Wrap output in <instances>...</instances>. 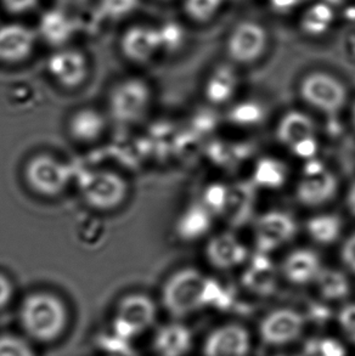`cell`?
<instances>
[{"instance_id":"6da1fadb","label":"cell","mask_w":355,"mask_h":356,"mask_svg":"<svg viewBox=\"0 0 355 356\" xmlns=\"http://www.w3.org/2000/svg\"><path fill=\"white\" fill-rule=\"evenodd\" d=\"M224 292L214 280L197 270L184 269L171 276L164 289V303L169 313L185 316L202 307H221Z\"/></svg>"},{"instance_id":"7a4b0ae2","label":"cell","mask_w":355,"mask_h":356,"mask_svg":"<svg viewBox=\"0 0 355 356\" xmlns=\"http://www.w3.org/2000/svg\"><path fill=\"white\" fill-rule=\"evenodd\" d=\"M19 320L31 337L39 342H52L66 327L68 312L58 297L38 292L24 298L19 309Z\"/></svg>"},{"instance_id":"3957f363","label":"cell","mask_w":355,"mask_h":356,"mask_svg":"<svg viewBox=\"0 0 355 356\" xmlns=\"http://www.w3.org/2000/svg\"><path fill=\"white\" fill-rule=\"evenodd\" d=\"M269 45V32L265 24L255 19H242L231 29L226 49L231 61L248 65L258 61Z\"/></svg>"},{"instance_id":"277c9868","label":"cell","mask_w":355,"mask_h":356,"mask_svg":"<svg viewBox=\"0 0 355 356\" xmlns=\"http://www.w3.org/2000/svg\"><path fill=\"white\" fill-rule=\"evenodd\" d=\"M299 92L304 102L325 113H336L346 105V88L326 72L309 73L303 78Z\"/></svg>"},{"instance_id":"5b68a950","label":"cell","mask_w":355,"mask_h":356,"mask_svg":"<svg viewBox=\"0 0 355 356\" xmlns=\"http://www.w3.org/2000/svg\"><path fill=\"white\" fill-rule=\"evenodd\" d=\"M155 318L156 307L148 296L129 294L122 299L117 307L113 332L130 341L145 332L154 323Z\"/></svg>"},{"instance_id":"8992f818","label":"cell","mask_w":355,"mask_h":356,"mask_svg":"<svg viewBox=\"0 0 355 356\" xmlns=\"http://www.w3.org/2000/svg\"><path fill=\"white\" fill-rule=\"evenodd\" d=\"M278 139L299 159H312L317 156L319 143L315 124L302 112L291 111L280 120Z\"/></svg>"},{"instance_id":"52a82bcc","label":"cell","mask_w":355,"mask_h":356,"mask_svg":"<svg viewBox=\"0 0 355 356\" xmlns=\"http://www.w3.org/2000/svg\"><path fill=\"white\" fill-rule=\"evenodd\" d=\"M24 178L33 191L53 197L63 193L70 181V170L56 159L39 154L29 161L24 168Z\"/></svg>"},{"instance_id":"ba28073f","label":"cell","mask_w":355,"mask_h":356,"mask_svg":"<svg viewBox=\"0 0 355 356\" xmlns=\"http://www.w3.org/2000/svg\"><path fill=\"white\" fill-rule=\"evenodd\" d=\"M336 193V177L320 161L308 159L296 190L298 201L307 207H319L330 202Z\"/></svg>"},{"instance_id":"9c48e42d","label":"cell","mask_w":355,"mask_h":356,"mask_svg":"<svg viewBox=\"0 0 355 356\" xmlns=\"http://www.w3.org/2000/svg\"><path fill=\"white\" fill-rule=\"evenodd\" d=\"M150 99L149 86L143 79H125L111 94V111L120 122H134L144 115Z\"/></svg>"},{"instance_id":"30bf717a","label":"cell","mask_w":355,"mask_h":356,"mask_svg":"<svg viewBox=\"0 0 355 356\" xmlns=\"http://www.w3.org/2000/svg\"><path fill=\"white\" fill-rule=\"evenodd\" d=\"M128 188L125 180L112 172H96L86 178L82 193L86 201L96 209L110 211L125 201Z\"/></svg>"},{"instance_id":"8fae6325","label":"cell","mask_w":355,"mask_h":356,"mask_svg":"<svg viewBox=\"0 0 355 356\" xmlns=\"http://www.w3.org/2000/svg\"><path fill=\"white\" fill-rule=\"evenodd\" d=\"M297 232V224L287 213H265L255 225V245L260 253H269L292 240Z\"/></svg>"},{"instance_id":"7c38bea8","label":"cell","mask_w":355,"mask_h":356,"mask_svg":"<svg viewBox=\"0 0 355 356\" xmlns=\"http://www.w3.org/2000/svg\"><path fill=\"white\" fill-rule=\"evenodd\" d=\"M47 68L55 82L63 87L73 89L82 86L87 79V56L79 49L58 48L50 55Z\"/></svg>"},{"instance_id":"4fadbf2b","label":"cell","mask_w":355,"mask_h":356,"mask_svg":"<svg viewBox=\"0 0 355 356\" xmlns=\"http://www.w3.org/2000/svg\"><path fill=\"white\" fill-rule=\"evenodd\" d=\"M120 48L125 58L132 63H149L164 49L159 27L144 24H132L122 34Z\"/></svg>"},{"instance_id":"5bb4252c","label":"cell","mask_w":355,"mask_h":356,"mask_svg":"<svg viewBox=\"0 0 355 356\" xmlns=\"http://www.w3.org/2000/svg\"><path fill=\"white\" fill-rule=\"evenodd\" d=\"M304 327V318L291 309H278L268 314L260 323V336L271 346H283L297 339Z\"/></svg>"},{"instance_id":"9a60e30c","label":"cell","mask_w":355,"mask_h":356,"mask_svg":"<svg viewBox=\"0 0 355 356\" xmlns=\"http://www.w3.org/2000/svg\"><path fill=\"white\" fill-rule=\"evenodd\" d=\"M37 32L21 24L0 26V63H19L33 54Z\"/></svg>"},{"instance_id":"2e32d148","label":"cell","mask_w":355,"mask_h":356,"mask_svg":"<svg viewBox=\"0 0 355 356\" xmlns=\"http://www.w3.org/2000/svg\"><path fill=\"white\" fill-rule=\"evenodd\" d=\"M250 334L239 325L216 328L205 343V356H246L250 352Z\"/></svg>"},{"instance_id":"e0dca14e","label":"cell","mask_w":355,"mask_h":356,"mask_svg":"<svg viewBox=\"0 0 355 356\" xmlns=\"http://www.w3.org/2000/svg\"><path fill=\"white\" fill-rule=\"evenodd\" d=\"M77 24L63 6L45 10L39 17L37 34L55 48H63L76 33Z\"/></svg>"},{"instance_id":"ac0fdd59","label":"cell","mask_w":355,"mask_h":356,"mask_svg":"<svg viewBox=\"0 0 355 356\" xmlns=\"http://www.w3.org/2000/svg\"><path fill=\"white\" fill-rule=\"evenodd\" d=\"M207 259L216 269H232L242 264L248 257L246 245L232 234L213 237L206 248Z\"/></svg>"},{"instance_id":"d6986e66","label":"cell","mask_w":355,"mask_h":356,"mask_svg":"<svg viewBox=\"0 0 355 356\" xmlns=\"http://www.w3.org/2000/svg\"><path fill=\"white\" fill-rule=\"evenodd\" d=\"M322 269L317 253L309 250H294L287 255L283 266L286 279L294 284H307L315 281Z\"/></svg>"},{"instance_id":"ffe728a7","label":"cell","mask_w":355,"mask_h":356,"mask_svg":"<svg viewBox=\"0 0 355 356\" xmlns=\"http://www.w3.org/2000/svg\"><path fill=\"white\" fill-rule=\"evenodd\" d=\"M191 346V332L180 323H169L155 337V349L159 356H184Z\"/></svg>"},{"instance_id":"44dd1931","label":"cell","mask_w":355,"mask_h":356,"mask_svg":"<svg viewBox=\"0 0 355 356\" xmlns=\"http://www.w3.org/2000/svg\"><path fill=\"white\" fill-rule=\"evenodd\" d=\"M105 129V120L94 110H81L70 120V133L77 141H95Z\"/></svg>"},{"instance_id":"7402d4cb","label":"cell","mask_w":355,"mask_h":356,"mask_svg":"<svg viewBox=\"0 0 355 356\" xmlns=\"http://www.w3.org/2000/svg\"><path fill=\"white\" fill-rule=\"evenodd\" d=\"M265 254L255 255L245 274L246 284L252 291L262 294L271 292L275 286V270L271 261Z\"/></svg>"},{"instance_id":"603a6c76","label":"cell","mask_w":355,"mask_h":356,"mask_svg":"<svg viewBox=\"0 0 355 356\" xmlns=\"http://www.w3.org/2000/svg\"><path fill=\"white\" fill-rule=\"evenodd\" d=\"M210 209L205 206H192L184 213L178 224V232L184 240H196L203 236L211 227Z\"/></svg>"},{"instance_id":"cb8c5ba5","label":"cell","mask_w":355,"mask_h":356,"mask_svg":"<svg viewBox=\"0 0 355 356\" xmlns=\"http://www.w3.org/2000/svg\"><path fill=\"white\" fill-rule=\"evenodd\" d=\"M307 232L309 236L317 243L330 245L341 235V219L333 214H322L313 217L307 222Z\"/></svg>"},{"instance_id":"d4e9b609","label":"cell","mask_w":355,"mask_h":356,"mask_svg":"<svg viewBox=\"0 0 355 356\" xmlns=\"http://www.w3.org/2000/svg\"><path fill=\"white\" fill-rule=\"evenodd\" d=\"M287 178V170L280 161L262 159L255 164L253 181L263 188H280Z\"/></svg>"},{"instance_id":"484cf974","label":"cell","mask_w":355,"mask_h":356,"mask_svg":"<svg viewBox=\"0 0 355 356\" xmlns=\"http://www.w3.org/2000/svg\"><path fill=\"white\" fill-rule=\"evenodd\" d=\"M315 282L324 298L340 300L349 293V281L346 275L335 269H322Z\"/></svg>"},{"instance_id":"4316f807","label":"cell","mask_w":355,"mask_h":356,"mask_svg":"<svg viewBox=\"0 0 355 356\" xmlns=\"http://www.w3.org/2000/svg\"><path fill=\"white\" fill-rule=\"evenodd\" d=\"M235 73L229 67H221L212 74L206 87V95L212 102H226L234 94Z\"/></svg>"},{"instance_id":"83f0119b","label":"cell","mask_w":355,"mask_h":356,"mask_svg":"<svg viewBox=\"0 0 355 356\" xmlns=\"http://www.w3.org/2000/svg\"><path fill=\"white\" fill-rule=\"evenodd\" d=\"M224 4V0H184L182 9L189 19L197 24L211 21Z\"/></svg>"},{"instance_id":"f1b7e54d","label":"cell","mask_w":355,"mask_h":356,"mask_svg":"<svg viewBox=\"0 0 355 356\" xmlns=\"http://www.w3.org/2000/svg\"><path fill=\"white\" fill-rule=\"evenodd\" d=\"M139 6L140 0H99L97 13L105 19L118 21L134 14Z\"/></svg>"},{"instance_id":"f546056e","label":"cell","mask_w":355,"mask_h":356,"mask_svg":"<svg viewBox=\"0 0 355 356\" xmlns=\"http://www.w3.org/2000/svg\"><path fill=\"white\" fill-rule=\"evenodd\" d=\"M332 21H333L332 10L325 5H317L310 11H308L307 16L304 19V27L309 31L308 33L319 35L330 27Z\"/></svg>"},{"instance_id":"4dcf8cb0","label":"cell","mask_w":355,"mask_h":356,"mask_svg":"<svg viewBox=\"0 0 355 356\" xmlns=\"http://www.w3.org/2000/svg\"><path fill=\"white\" fill-rule=\"evenodd\" d=\"M303 356H346V349L335 339L320 338L307 343Z\"/></svg>"},{"instance_id":"1f68e13d","label":"cell","mask_w":355,"mask_h":356,"mask_svg":"<svg viewBox=\"0 0 355 356\" xmlns=\"http://www.w3.org/2000/svg\"><path fill=\"white\" fill-rule=\"evenodd\" d=\"M230 198V188L221 184H214L207 188L205 193L206 207L213 212L221 213L226 211Z\"/></svg>"},{"instance_id":"d6a6232c","label":"cell","mask_w":355,"mask_h":356,"mask_svg":"<svg viewBox=\"0 0 355 356\" xmlns=\"http://www.w3.org/2000/svg\"><path fill=\"white\" fill-rule=\"evenodd\" d=\"M0 356H36V354L22 338L6 334L0 337Z\"/></svg>"},{"instance_id":"836d02e7","label":"cell","mask_w":355,"mask_h":356,"mask_svg":"<svg viewBox=\"0 0 355 356\" xmlns=\"http://www.w3.org/2000/svg\"><path fill=\"white\" fill-rule=\"evenodd\" d=\"M262 117V112H260V107L255 106L253 104H244L240 106L236 107L231 118L234 120L236 123L240 124H252L258 122Z\"/></svg>"},{"instance_id":"e575fe53","label":"cell","mask_w":355,"mask_h":356,"mask_svg":"<svg viewBox=\"0 0 355 356\" xmlns=\"http://www.w3.org/2000/svg\"><path fill=\"white\" fill-rule=\"evenodd\" d=\"M38 4L39 0H0V6L5 13L14 16L29 14L33 11Z\"/></svg>"},{"instance_id":"d590c367","label":"cell","mask_w":355,"mask_h":356,"mask_svg":"<svg viewBox=\"0 0 355 356\" xmlns=\"http://www.w3.org/2000/svg\"><path fill=\"white\" fill-rule=\"evenodd\" d=\"M338 323L342 331L355 344V303L347 304L338 314Z\"/></svg>"},{"instance_id":"8d00e7d4","label":"cell","mask_w":355,"mask_h":356,"mask_svg":"<svg viewBox=\"0 0 355 356\" xmlns=\"http://www.w3.org/2000/svg\"><path fill=\"white\" fill-rule=\"evenodd\" d=\"M341 255L343 263L355 274V234L342 245Z\"/></svg>"},{"instance_id":"74e56055","label":"cell","mask_w":355,"mask_h":356,"mask_svg":"<svg viewBox=\"0 0 355 356\" xmlns=\"http://www.w3.org/2000/svg\"><path fill=\"white\" fill-rule=\"evenodd\" d=\"M13 293L14 289L11 281L5 275L0 274V309L4 308L9 303L13 298Z\"/></svg>"},{"instance_id":"f35d334b","label":"cell","mask_w":355,"mask_h":356,"mask_svg":"<svg viewBox=\"0 0 355 356\" xmlns=\"http://www.w3.org/2000/svg\"><path fill=\"white\" fill-rule=\"evenodd\" d=\"M109 356H140L138 352L130 347V346H125V347L120 348L115 352L109 353Z\"/></svg>"},{"instance_id":"ab89813d","label":"cell","mask_w":355,"mask_h":356,"mask_svg":"<svg viewBox=\"0 0 355 356\" xmlns=\"http://www.w3.org/2000/svg\"><path fill=\"white\" fill-rule=\"evenodd\" d=\"M347 204H348V208H349L352 214L355 216V184L352 186L349 193L347 196Z\"/></svg>"},{"instance_id":"60d3db41","label":"cell","mask_w":355,"mask_h":356,"mask_svg":"<svg viewBox=\"0 0 355 356\" xmlns=\"http://www.w3.org/2000/svg\"><path fill=\"white\" fill-rule=\"evenodd\" d=\"M56 1L63 6H81V5L87 4L89 0H56Z\"/></svg>"},{"instance_id":"b9f144b4","label":"cell","mask_w":355,"mask_h":356,"mask_svg":"<svg viewBox=\"0 0 355 356\" xmlns=\"http://www.w3.org/2000/svg\"><path fill=\"white\" fill-rule=\"evenodd\" d=\"M352 120H353V123H354L355 125V104L353 108H352Z\"/></svg>"},{"instance_id":"7bdbcfd3","label":"cell","mask_w":355,"mask_h":356,"mask_svg":"<svg viewBox=\"0 0 355 356\" xmlns=\"http://www.w3.org/2000/svg\"><path fill=\"white\" fill-rule=\"evenodd\" d=\"M161 1H168V0H161Z\"/></svg>"},{"instance_id":"ee69618b","label":"cell","mask_w":355,"mask_h":356,"mask_svg":"<svg viewBox=\"0 0 355 356\" xmlns=\"http://www.w3.org/2000/svg\"><path fill=\"white\" fill-rule=\"evenodd\" d=\"M278 356H292V355H278Z\"/></svg>"}]
</instances>
